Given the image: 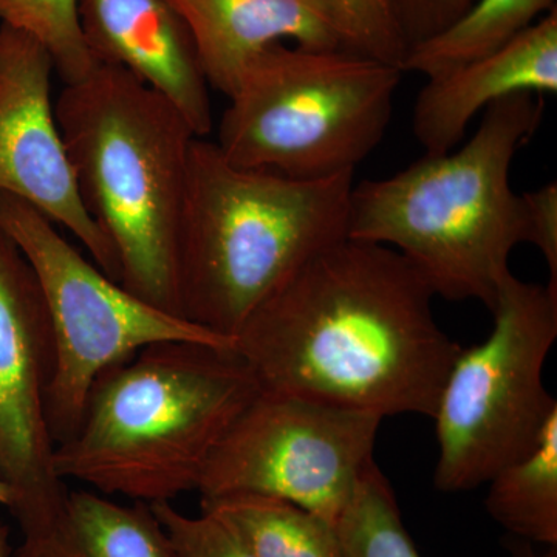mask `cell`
<instances>
[{
    "instance_id": "30bf717a",
    "label": "cell",
    "mask_w": 557,
    "mask_h": 557,
    "mask_svg": "<svg viewBox=\"0 0 557 557\" xmlns=\"http://www.w3.org/2000/svg\"><path fill=\"white\" fill-rule=\"evenodd\" d=\"M53 325L38 277L0 228V479L22 542L39 537L60 515L69 490L53 469L49 391Z\"/></svg>"
},
{
    "instance_id": "5b68a950",
    "label": "cell",
    "mask_w": 557,
    "mask_h": 557,
    "mask_svg": "<svg viewBox=\"0 0 557 557\" xmlns=\"http://www.w3.org/2000/svg\"><path fill=\"white\" fill-rule=\"evenodd\" d=\"M355 172L299 180L231 163L196 138L178 242L180 314L234 339L317 252L347 239Z\"/></svg>"
},
{
    "instance_id": "9a60e30c",
    "label": "cell",
    "mask_w": 557,
    "mask_h": 557,
    "mask_svg": "<svg viewBox=\"0 0 557 557\" xmlns=\"http://www.w3.org/2000/svg\"><path fill=\"white\" fill-rule=\"evenodd\" d=\"M13 557H177L149 504H116L104 494L69 491L60 515Z\"/></svg>"
},
{
    "instance_id": "7402d4cb",
    "label": "cell",
    "mask_w": 557,
    "mask_h": 557,
    "mask_svg": "<svg viewBox=\"0 0 557 557\" xmlns=\"http://www.w3.org/2000/svg\"><path fill=\"white\" fill-rule=\"evenodd\" d=\"M150 508L166 531L177 557H255L225 523L208 512L190 518L171 502L152 504Z\"/></svg>"
},
{
    "instance_id": "8fae6325",
    "label": "cell",
    "mask_w": 557,
    "mask_h": 557,
    "mask_svg": "<svg viewBox=\"0 0 557 557\" xmlns=\"http://www.w3.org/2000/svg\"><path fill=\"white\" fill-rule=\"evenodd\" d=\"M53 72L38 39L0 24V193L72 233L121 284L115 249L81 200L51 98Z\"/></svg>"
},
{
    "instance_id": "7c38bea8",
    "label": "cell",
    "mask_w": 557,
    "mask_h": 557,
    "mask_svg": "<svg viewBox=\"0 0 557 557\" xmlns=\"http://www.w3.org/2000/svg\"><path fill=\"white\" fill-rule=\"evenodd\" d=\"M95 61L126 70L170 101L197 137L211 134L209 84L193 33L171 0H78Z\"/></svg>"
},
{
    "instance_id": "5bb4252c",
    "label": "cell",
    "mask_w": 557,
    "mask_h": 557,
    "mask_svg": "<svg viewBox=\"0 0 557 557\" xmlns=\"http://www.w3.org/2000/svg\"><path fill=\"white\" fill-rule=\"evenodd\" d=\"M193 33L209 87L231 97L242 73L282 40L350 50L333 0H171Z\"/></svg>"
},
{
    "instance_id": "ac0fdd59",
    "label": "cell",
    "mask_w": 557,
    "mask_h": 557,
    "mask_svg": "<svg viewBox=\"0 0 557 557\" xmlns=\"http://www.w3.org/2000/svg\"><path fill=\"white\" fill-rule=\"evenodd\" d=\"M553 9L556 0H478L456 24L412 47L403 62V73L437 78L500 49Z\"/></svg>"
},
{
    "instance_id": "603a6c76",
    "label": "cell",
    "mask_w": 557,
    "mask_h": 557,
    "mask_svg": "<svg viewBox=\"0 0 557 557\" xmlns=\"http://www.w3.org/2000/svg\"><path fill=\"white\" fill-rule=\"evenodd\" d=\"M472 3L474 0H397L399 30L408 51L456 24Z\"/></svg>"
},
{
    "instance_id": "9c48e42d",
    "label": "cell",
    "mask_w": 557,
    "mask_h": 557,
    "mask_svg": "<svg viewBox=\"0 0 557 557\" xmlns=\"http://www.w3.org/2000/svg\"><path fill=\"white\" fill-rule=\"evenodd\" d=\"M383 418L260 391L215 446L201 500L260 494L338 522L373 461Z\"/></svg>"
},
{
    "instance_id": "2e32d148",
    "label": "cell",
    "mask_w": 557,
    "mask_h": 557,
    "mask_svg": "<svg viewBox=\"0 0 557 557\" xmlns=\"http://www.w3.org/2000/svg\"><path fill=\"white\" fill-rule=\"evenodd\" d=\"M255 557H343L335 527L313 512L260 494H228L200 500Z\"/></svg>"
},
{
    "instance_id": "d6986e66",
    "label": "cell",
    "mask_w": 557,
    "mask_h": 557,
    "mask_svg": "<svg viewBox=\"0 0 557 557\" xmlns=\"http://www.w3.org/2000/svg\"><path fill=\"white\" fill-rule=\"evenodd\" d=\"M335 530L343 557H421L403 523L394 487L375 460L362 472Z\"/></svg>"
},
{
    "instance_id": "7a4b0ae2",
    "label": "cell",
    "mask_w": 557,
    "mask_h": 557,
    "mask_svg": "<svg viewBox=\"0 0 557 557\" xmlns=\"http://www.w3.org/2000/svg\"><path fill=\"white\" fill-rule=\"evenodd\" d=\"M542 116V95H512L485 109L461 148L355 183L347 239L395 249L435 296L480 300L491 311L511 273L509 256L525 242L522 194L509 171Z\"/></svg>"
},
{
    "instance_id": "8992f818",
    "label": "cell",
    "mask_w": 557,
    "mask_h": 557,
    "mask_svg": "<svg viewBox=\"0 0 557 557\" xmlns=\"http://www.w3.org/2000/svg\"><path fill=\"white\" fill-rule=\"evenodd\" d=\"M403 75L355 51L271 46L231 94L219 149L231 163L292 178L350 174L386 134Z\"/></svg>"
},
{
    "instance_id": "3957f363",
    "label": "cell",
    "mask_w": 557,
    "mask_h": 557,
    "mask_svg": "<svg viewBox=\"0 0 557 557\" xmlns=\"http://www.w3.org/2000/svg\"><path fill=\"white\" fill-rule=\"evenodd\" d=\"M259 394L236 348L150 344L95 381L78 428L54 446V472L104 496L172 504L197 491L215 446Z\"/></svg>"
},
{
    "instance_id": "484cf974",
    "label": "cell",
    "mask_w": 557,
    "mask_h": 557,
    "mask_svg": "<svg viewBox=\"0 0 557 557\" xmlns=\"http://www.w3.org/2000/svg\"><path fill=\"white\" fill-rule=\"evenodd\" d=\"M13 553L10 542V527L0 520V557H13Z\"/></svg>"
},
{
    "instance_id": "6da1fadb",
    "label": "cell",
    "mask_w": 557,
    "mask_h": 557,
    "mask_svg": "<svg viewBox=\"0 0 557 557\" xmlns=\"http://www.w3.org/2000/svg\"><path fill=\"white\" fill-rule=\"evenodd\" d=\"M395 249L344 239L260 304L234 348L260 391L381 418H434L460 344Z\"/></svg>"
},
{
    "instance_id": "ba28073f",
    "label": "cell",
    "mask_w": 557,
    "mask_h": 557,
    "mask_svg": "<svg viewBox=\"0 0 557 557\" xmlns=\"http://www.w3.org/2000/svg\"><path fill=\"white\" fill-rule=\"evenodd\" d=\"M0 228L38 277L54 335L49 428L54 446L72 437L95 381L150 344L234 348V339L139 299L89 262L30 205L0 193Z\"/></svg>"
},
{
    "instance_id": "4fadbf2b",
    "label": "cell",
    "mask_w": 557,
    "mask_h": 557,
    "mask_svg": "<svg viewBox=\"0 0 557 557\" xmlns=\"http://www.w3.org/2000/svg\"><path fill=\"white\" fill-rule=\"evenodd\" d=\"M556 91L557 10L553 9L500 49L429 78L413 106V135L426 156H440L463 141L480 110L512 95Z\"/></svg>"
},
{
    "instance_id": "cb8c5ba5",
    "label": "cell",
    "mask_w": 557,
    "mask_h": 557,
    "mask_svg": "<svg viewBox=\"0 0 557 557\" xmlns=\"http://www.w3.org/2000/svg\"><path fill=\"white\" fill-rule=\"evenodd\" d=\"M525 209V242L544 256L548 269L549 292L557 295V185L547 183L522 194Z\"/></svg>"
},
{
    "instance_id": "52a82bcc",
    "label": "cell",
    "mask_w": 557,
    "mask_h": 557,
    "mask_svg": "<svg viewBox=\"0 0 557 557\" xmlns=\"http://www.w3.org/2000/svg\"><path fill=\"white\" fill-rule=\"evenodd\" d=\"M483 343L461 348L437 406L434 483L443 493L474 490L536 446L557 409L544 366L557 339V295L547 285L502 281Z\"/></svg>"
},
{
    "instance_id": "277c9868",
    "label": "cell",
    "mask_w": 557,
    "mask_h": 557,
    "mask_svg": "<svg viewBox=\"0 0 557 557\" xmlns=\"http://www.w3.org/2000/svg\"><path fill=\"white\" fill-rule=\"evenodd\" d=\"M54 112L84 208L115 249L121 285L182 317L178 242L196 132L157 91L101 62L64 84Z\"/></svg>"
},
{
    "instance_id": "4316f807",
    "label": "cell",
    "mask_w": 557,
    "mask_h": 557,
    "mask_svg": "<svg viewBox=\"0 0 557 557\" xmlns=\"http://www.w3.org/2000/svg\"><path fill=\"white\" fill-rule=\"evenodd\" d=\"M10 500V490L7 487L5 483H3V480L0 479V505H2V507L9 508Z\"/></svg>"
},
{
    "instance_id": "44dd1931",
    "label": "cell",
    "mask_w": 557,
    "mask_h": 557,
    "mask_svg": "<svg viewBox=\"0 0 557 557\" xmlns=\"http://www.w3.org/2000/svg\"><path fill=\"white\" fill-rule=\"evenodd\" d=\"M333 3L346 27L351 51L401 69L408 46L399 30L397 0H333Z\"/></svg>"
},
{
    "instance_id": "e0dca14e",
    "label": "cell",
    "mask_w": 557,
    "mask_h": 557,
    "mask_svg": "<svg viewBox=\"0 0 557 557\" xmlns=\"http://www.w3.org/2000/svg\"><path fill=\"white\" fill-rule=\"evenodd\" d=\"M485 508L509 536L557 547V409L536 446L487 482Z\"/></svg>"
},
{
    "instance_id": "d4e9b609",
    "label": "cell",
    "mask_w": 557,
    "mask_h": 557,
    "mask_svg": "<svg viewBox=\"0 0 557 557\" xmlns=\"http://www.w3.org/2000/svg\"><path fill=\"white\" fill-rule=\"evenodd\" d=\"M504 545L507 552L505 557H557V547H545L539 552L536 545L519 537L508 536Z\"/></svg>"
},
{
    "instance_id": "ffe728a7",
    "label": "cell",
    "mask_w": 557,
    "mask_h": 557,
    "mask_svg": "<svg viewBox=\"0 0 557 557\" xmlns=\"http://www.w3.org/2000/svg\"><path fill=\"white\" fill-rule=\"evenodd\" d=\"M0 24L38 39L64 84L78 83L98 65L81 30L78 0H0Z\"/></svg>"
}]
</instances>
